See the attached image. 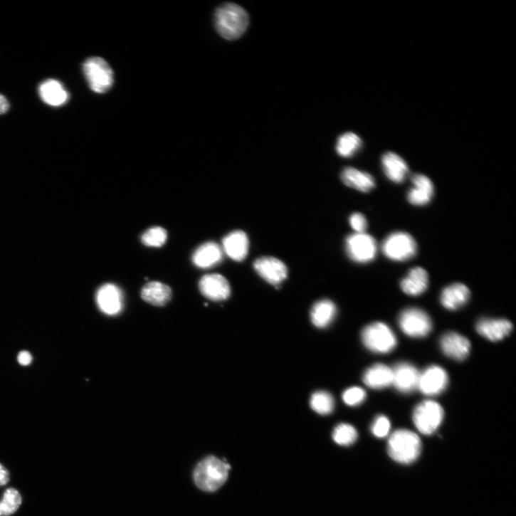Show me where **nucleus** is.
I'll use <instances>...</instances> for the list:
<instances>
[{"label": "nucleus", "mask_w": 516, "mask_h": 516, "mask_svg": "<svg viewBox=\"0 0 516 516\" xmlns=\"http://www.w3.org/2000/svg\"><path fill=\"white\" fill-rule=\"evenodd\" d=\"M418 246L414 238L404 232H395L387 236L382 244V252L389 259L402 262L417 254Z\"/></svg>", "instance_id": "nucleus-7"}, {"label": "nucleus", "mask_w": 516, "mask_h": 516, "mask_svg": "<svg viewBox=\"0 0 516 516\" xmlns=\"http://www.w3.org/2000/svg\"><path fill=\"white\" fill-rule=\"evenodd\" d=\"M381 164L384 174L391 181L402 183L409 174V168L405 161L393 152H387L382 156Z\"/></svg>", "instance_id": "nucleus-22"}, {"label": "nucleus", "mask_w": 516, "mask_h": 516, "mask_svg": "<svg viewBox=\"0 0 516 516\" xmlns=\"http://www.w3.org/2000/svg\"><path fill=\"white\" fill-rule=\"evenodd\" d=\"M216 28L220 35L229 41L239 38L249 25V16L241 6L227 4L220 7L215 17Z\"/></svg>", "instance_id": "nucleus-2"}, {"label": "nucleus", "mask_w": 516, "mask_h": 516, "mask_svg": "<svg viewBox=\"0 0 516 516\" xmlns=\"http://www.w3.org/2000/svg\"><path fill=\"white\" fill-rule=\"evenodd\" d=\"M448 376L441 367L431 366L420 374L418 388L428 396L441 394L447 387Z\"/></svg>", "instance_id": "nucleus-11"}, {"label": "nucleus", "mask_w": 516, "mask_h": 516, "mask_svg": "<svg viewBox=\"0 0 516 516\" xmlns=\"http://www.w3.org/2000/svg\"><path fill=\"white\" fill-rule=\"evenodd\" d=\"M310 404L318 414L327 416L331 414L334 410L335 399L329 392L319 391L313 394L310 400Z\"/></svg>", "instance_id": "nucleus-30"}, {"label": "nucleus", "mask_w": 516, "mask_h": 516, "mask_svg": "<svg viewBox=\"0 0 516 516\" xmlns=\"http://www.w3.org/2000/svg\"><path fill=\"white\" fill-rule=\"evenodd\" d=\"M358 438L357 430L351 425L340 424L333 433L335 442L341 446H349L354 444Z\"/></svg>", "instance_id": "nucleus-31"}, {"label": "nucleus", "mask_w": 516, "mask_h": 516, "mask_svg": "<svg viewBox=\"0 0 516 516\" xmlns=\"http://www.w3.org/2000/svg\"><path fill=\"white\" fill-rule=\"evenodd\" d=\"M349 223L357 233H364L367 228V219L364 215L359 213L352 214L349 218Z\"/></svg>", "instance_id": "nucleus-35"}, {"label": "nucleus", "mask_w": 516, "mask_h": 516, "mask_svg": "<svg viewBox=\"0 0 516 516\" xmlns=\"http://www.w3.org/2000/svg\"><path fill=\"white\" fill-rule=\"evenodd\" d=\"M201 293L214 301H221L229 298L231 289L228 280L220 274L203 276L199 283Z\"/></svg>", "instance_id": "nucleus-13"}, {"label": "nucleus", "mask_w": 516, "mask_h": 516, "mask_svg": "<svg viewBox=\"0 0 516 516\" xmlns=\"http://www.w3.org/2000/svg\"><path fill=\"white\" fill-rule=\"evenodd\" d=\"M141 296L149 304L164 306L172 298V290L168 285L160 282H149L143 287Z\"/></svg>", "instance_id": "nucleus-26"}, {"label": "nucleus", "mask_w": 516, "mask_h": 516, "mask_svg": "<svg viewBox=\"0 0 516 516\" xmlns=\"http://www.w3.org/2000/svg\"><path fill=\"white\" fill-rule=\"evenodd\" d=\"M470 298V291L462 283H454L443 289L441 302L449 310H457L465 305Z\"/></svg>", "instance_id": "nucleus-23"}, {"label": "nucleus", "mask_w": 516, "mask_h": 516, "mask_svg": "<svg viewBox=\"0 0 516 516\" xmlns=\"http://www.w3.org/2000/svg\"><path fill=\"white\" fill-rule=\"evenodd\" d=\"M343 400L349 406L361 404L366 399V391L358 386H353L347 389L343 394Z\"/></svg>", "instance_id": "nucleus-33"}, {"label": "nucleus", "mask_w": 516, "mask_h": 516, "mask_svg": "<svg viewBox=\"0 0 516 516\" xmlns=\"http://www.w3.org/2000/svg\"><path fill=\"white\" fill-rule=\"evenodd\" d=\"M22 496L14 488L7 489L0 501V516H10L15 513L22 504Z\"/></svg>", "instance_id": "nucleus-29"}, {"label": "nucleus", "mask_w": 516, "mask_h": 516, "mask_svg": "<svg viewBox=\"0 0 516 516\" xmlns=\"http://www.w3.org/2000/svg\"><path fill=\"white\" fill-rule=\"evenodd\" d=\"M399 325L402 332L413 338H423L432 331L433 323L429 316L423 310L408 307L401 313Z\"/></svg>", "instance_id": "nucleus-8"}, {"label": "nucleus", "mask_w": 516, "mask_h": 516, "mask_svg": "<svg viewBox=\"0 0 516 516\" xmlns=\"http://www.w3.org/2000/svg\"><path fill=\"white\" fill-rule=\"evenodd\" d=\"M38 92L42 100L53 107L65 105L69 99V94L63 85L55 79H47L41 83Z\"/></svg>", "instance_id": "nucleus-17"}, {"label": "nucleus", "mask_w": 516, "mask_h": 516, "mask_svg": "<svg viewBox=\"0 0 516 516\" xmlns=\"http://www.w3.org/2000/svg\"><path fill=\"white\" fill-rule=\"evenodd\" d=\"M362 146L361 139L355 134L349 132L341 136L337 144L338 154L343 157H351L360 150Z\"/></svg>", "instance_id": "nucleus-28"}, {"label": "nucleus", "mask_w": 516, "mask_h": 516, "mask_svg": "<svg viewBox=\"0 0 516 516\" xmlns=\"http://www.w3.org/2000/svg\"><path fill=\"white\" fill-rule=\"evenodd\" d=\"M364 384L374 389H381L392 384V369L383 364H377L369 368L363 376Z\"/></svg>", "instance_id": "nucleus-25"}, {"label": "nucleus", "mask_w": 516, "mask_h": 516, "mask_svg": "<svg viewBox=\"0 0 516 516\" xmlns=\"http://www.w3.org/2000/svg\"><path fill=\"white\" fill-rule=\"evenodd\" d=\"M223 250L233 260L243 261L247 257L249 251L248 236L241 231L230 233L223 239Z\"/></svg>", "instance_id": "nucleus-20"}, {"label": "nucleus", "mask_w": 516, "mask_h": 516, "mask_svg": "<svg viewBox=\"0 0 516 516\" xmlns=\"http://www.w3.org/2000/svg\"><path fill=\"white\" fill-rule=\"evenodd\" d=\"M10 110V102L7 98L0 93V115L6 114Z\"/></svg>", "instance_id": "nucleus-37"}, {"label": "nucleus", "mask_w": 516, "mask_h": 516, "mask_svg": "<svg viewBox=\"0 0 516 516\" xmlns=\"http://www.w3.org/2000/svg\"><path fill=\"white\" fill-rule=\"evenodd\" d=\"M412 187L407 192V200L412 205L425 206L434 195L432 181L423 174H415L411 178Z\"/></svg>", "instance_id": "nucleus-15"}, {"label": "nucleus", "mask_w": 516, "mask_h": 516, "mask_svg": "<svg viewBox=\"0 0 516 516\" xmlns=\"http://www.w3.org/2000/svg\"><path fill=\"white\" fill-rule=\"evenodd\" d=\"M392 372V384L400 392L407 394L418 388L421 374L414 366L406 362L399 363Z\"/></svg>", "instance_id": "nucleus-14"}, {"label": "nucleus", "mask_w": 516, "mask_h": 516, "mask_svg": "<svg viewBox=\"0 0 516 516\" xmlns=\"http://www.w3.org/2000/svg\"><path fill=\"white\" fill-rule=\"evenodd\" d=\"M96 300L100 311L110 316L119 315L123 307L122 293L112 283L103 285L99 288Z\"/></svg>", "instance_id": "nucleus-12"}, {"label": "nucleus", "mask_w": 516, "mask_h": 516, "mask_svg": "<svg viewBox=\"0 0 516 516\" xmlns=\"http://www.w3.org/2000/svg\"><path fill=\"white\" fill-rule=\"evenodd\" d=\"M337 315V307L330 300H322L317 302L311 312V320L314 325L323 329L329 327Z\"/></svg>", "instance_id": "nucleus-27"}, {"label": "nucleus", "mask_w": 516, "mask_h": 516, "mask_svg": "<svg viewBox=\"0 0 516 516\" xmlns=\"http://www.w3.org/2000/svg\"><path fill=\"white\" fill-rule=\"evenodd\" d=\"M10 473L9 470L0 463V486H4L10 481Z\"/></svg>", "instance_id": "nucleus-36"}, {"label": "nucleus", "mask_w": 516, "mask_h": 516, "mask_svg": "<svg viewBox=\"0 0 516 516\" xmlns=\"http://www.w3.org/2000/svg\"><path fill=\"white\" fill-rule=\"evenodd\" d=\"M253 266L263 280L274 285L280 284L288 276L285 263L273 257H261L255 261Z\"/></svg>", "instance_id": "nucleus-10"}, {"label": "nucleus", "mask_w": 516, "mask_h": 516, "mask_svg": "<svg viewBox=\"0 0 516 516\" xmlns=\"http://www.w3.org/2000/svg\"><path fill=\"white\" fill-rule=\"evenodd\" d=\"M362 342L370 351L377 354H388L396 347V338L385 324L376 322L365 327L362 335Z\"/></svg>", "instance_id": "nucleus-5"}, {"label": "nucleus", "mask_w": 516, "mask_h": 516, "mask_svg": "<svg viewBox=\"0 0 516 516\" xmlns=\"http://www.w3.org/2000/svg\"><path fill=\"white\" fill-rule=\"evenodd\" d=\"M444 418L443 407L438 402L427 400L418 404L413 413V421L423 435H433L441 426Z\"/></svg>", "instance_id": "nucleus-6"}, {"label": "nucleus", "mask_w": 516, "mask_h": 516, "mask_svg": "<svg viewBox=\"0 0 516 516\" xmlns=\"http://www.w3.org/2000/svg\"><path fill=\"white\" fill-rule=\"evenodd\" d=\"M443 353L456 361H463L470 352V343L467 338L456 332H448L441 339Z\"/></svg>", "instance_id": "nucleus-16"}, {"label": "nucleus", "mask_w": 516, "mask_h": 516, "mask_svg": "<svg viewBox=\"0 0 516 516\" xmlns=\"http://www.w3.org/2000/svg\"><path fill=\"white\" fill-rule=\"evenodd\" d=\"M390 428L391 423L389 419L384 416H380L375 419L372 426V431L377 438H384L389 435Z\"/></svg>", "instance_id": "nucleus-34"}, {"label": "nucleus", "mask_w": 516, "mask_h": 516, "mask_svg": "<svg viewBox=\"0 0 516 516\" xmlns=\"http://www.w3.org/2000/svg\"><path fill=\"white\" fill-rule=\"evenodd\" d=\"M346 251L353 261L367 263L377 254V244L373 237L364 233H355L346 240Z\"/></svg>", "instance_id": "nucleus-9"}, {"label": "nucleus", "mask_w": 516, "mask_h": 516, "mask_svg": "<svg viewBox=\"0 0 516 516\" xmlns=\"http://www.w3.org/2000/svg\"><path fill=\"white\" fill-rule=\"evenodd\" d=\"M32 356L31 354L28 352H21L18 357L19 362L22 366H28L32 362Z\"/></svg>", "instance_id": "nucleus-38"}, {"label": "nucleus", "mask_w": 516, "mask_h": 516, "mask_svg": "<svg viewBox=\"0 0 516 516\" xmlns=\"http://www.w3.org/2000/svg\"><path fill=\"white\" fill-rule=\"evenodd\" d=\"M387 451L389 456L394 461L401 464H410L419 458L422 443L415 433L399 430L390 436Z\"/></svg>", "instance_id": "nucleus-3"}, {"label": "nucleus", "mask_w": 516, "mask_h": 516, "mask_svg": "<svg viewBox=\"0 0 516 516\" xmlns=\"http://www.w3.org/2000/svg\"><path fill=\"white\" fill-rule=\"evenodd\" d=\"M167 240V232L161 227H154L147 230L142 236V243L148 247L159 248Z\"/></svg>", "instance_id": "nucleus-32"}, {"label": "nucleus", "mask_w": 516, "mask_h": 516, "mask_svg": "<svg viewBox=\"0 0 516 516\" xmlns=\"http://www.w3.org/2000/svg\"><path fill=\"white\" fill-rule=\"evenodd\" d=\"M428 274L424 268L421 267L411 269L401 281V290L411 296H418L423 294L428 289Z\"/></svg>", "instance_id": "nucleus-19"}, {"label": "nucleus", "mask_w": 516, "mask_h": 516, "mask_svg": "<svg viewBox=\"0 0 516 516\" xmlns=\"http://www.w3.org/2000/svg\"><path fill=\"white\" fill-rule=\"evenodd\" d=\"M512 330V324L505 320L483 319L476 325L478 334L492 342L503 339L510 334Z\"/></svg>", "instance_id": "nucleus-18"}, {"label": "nucleus", "mask_w": 516, "mask_h": 516, "mask_svg": "<svg viewBox=\"0 0 516 516\" xmlns=\"http://www.w3.org/2000/svg\"><path fill=\"white\" fill-rule=\"evenodd\" d=\"M223 258L221 246L214 242H209L201 245L195 251L192 261L198 268H209L221 263Z\"/></svg>", "instance_id": "nucleus-21"}, {"label": "nucleus", "mask_w": 516, "mask_h": 516, "mask_svg": "<svg viewBox=\"0 0 516 516\" xmlns=\"http://www.w3.org/2000/svg\"><path fill=\"white\" fill-rule=\"evenodd\" d=\"M83 71L90 89L97 93H105L114 84V73L108 63L99 57L88 58L83 65Z\"/></svg>", "instance_id": "nucleus-4"}, {"label": "nucleus", "mask_w": 516, "mask_h": 516, "mask_svg": "<svg viewBox=\"0 0 516 516\" xmlns=\"http://www.w3.org/2000/svg\"><path fill=\"white\" fill-rule=\"evenodd\" d=\"M231 465L214 456L204 458L194 469L196 485L206 492H215L226 482Z\"/></svg>", "instance_id": "nucleus-1"}, {"label": "nucleus", "mask_w": 516, "mask_h": 516, "mask_svg": "<svg viewBox=\"0 0 516 516\" xmlns=\"http://www.w3.org/2000/svg\"><path fill=\"white\" fill-rule=\"evenodd\" d=\"M341 179L347 186L364 193L372 191L376 184L371 174L353 167L345 168L341 174Z\"/></svg>", "instance_id": "nucleus-24"}]
</instances>
